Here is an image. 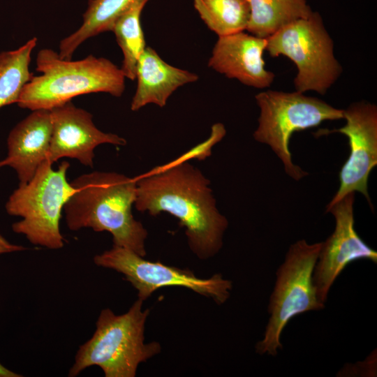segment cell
Wrapping results in <instances>:
<instances>
[{
  "label": "cell",
  "mask_w": 377,
  "mask_h": 377,
  "mask_svg": "<svg viewBox=\"0 0 377 377\" xmlns=\"http://www.w3.org/2000/svg\"><path fill=\"white\" fill-rule=\"evenodd\" d=\"M209 180L188 162L157 166L136 177L135 209L156 216L167 212L185 228L188 246L202 260L223 246L228 219L216 207Z\"/></svg>",
  "instance_id": "6da1fadb"
},
{
  "label": "cell",
  "mask_w": 377,
  "mask_h": 377,
  "mask_svg": "<svg viewBox=\"0 0 377 377\" xmlns=\"http://www.w3.org/2000/svg\"><path fill=\"white\" fill-rule=\"evenodd\" d=\"M75 192L64 207L71 230L91 228L107 231L113 245L145 257L147 231L135 219L132 207L136 199V177L115 172L94 171L74 179Z\"/></svg>",
  "instance_id": "7a4b0ae2"
},
{
  "label": "cell",
  "mask_w": 377,
  "mask_h": 377,
  "mask_svg": "<svg viewBox=\"0 0 377 377\" xmlns=\"http://www.w3.org/2000/svg\"><path fill=\"white\" fill-rule=\"evenodd\" d=\"M36 71L23 87L17 104L32 110L52 108L80 95L103 92L120 97L126 77L121 68L104 57L89 54L73 61L50 48L38 52Z\"/></svg>",
  "instance_id": "3957f363"
},
{
  "label": "cell",
  "mask_w": 377,
  "mask_h": 377,
  "mask_svg": "<svg viewBox=\"0 0 377 377\" xmlns=\"http://www.w3.org/2000/svg\"><path fill=\"white\" fill-rule=\"evenodd\" d=\"M143 302L138 298L121 315L103 309L92 337L79 347L68 376L75 377L84 369L97 366L105 377H134L140 363L158 354L159 343H145L149 309L142 310Z\"/></svg>",
  "instance_id": "277c9868"
},
{
  "label": "cell",
  "mask_w": 377,
  "mask_h": 377,
  "mask_svg": "<svg viewBox=\"0 0 377 377\" xmlns=\"http://www.w3.org/2000/svg\"><path fill=\"white\" fill-rule=\"evenodd\" d=\"M52 165L46 160L29 182L19 185L9 196L6 210L22 218L12 225L15 232L34 245L59 249L64 245L59 227L61 212L75 188L66 178L69 163L61 162L57 170Z\"/></svg>",
  "instance_id": "5b68a950"
},
{
  "label": "cell",
  "mask_w": 377,
  "mask_h": 377,
  "mask_svg": "<svg viewBox=\"0 0 377 377\" xmlns=\"http://www.w3.org/2000/svg\"><path fill=\"white\" fill-rule=\"evenodd\" d=\"M321 246L322 242L310 244L305 239L290 246L276 273V280L267 308L270 316L263 339L255 346L257 353L276 356L283 348L281 333L293 318L325 308L313 282Z\"/></svg>",
  "instance_id": "8992f818"
},
{
  "label": "cell",
  "mask_w": 377,
  "mask_h": 377,
  "mask_svg": "<svg viewBox=\"0 0 377 377\" xmlns=\"http://www.w3.org/2000/svg\"><path fill=\"white\" fill-rule=\"evenodd\" d=\"M255 98L260 113L254 139L271 147L290 177L300 180L308 175L293 163L288 147L293 133L318 126L324 121L343 119V110L297 91L267 90L258 94Z\"/></svg>",
  "instance_id": "52a82bcc"
},
{
  "label": "cell",
  "mask_w": 377,
  "mask_h": 377,
  "mask_svg": "<svg viewBox=\"0 0 377 377\" xmlns=\"http://www.w3.org/2000/svg\"><path fill=\"white\" fill-rule=\"evenodd\" d=\"M266 39L265 50L270 56L283 55L295 64L297 91L324 95L341 75L333 41L318 13L286 25Z\"/></svg>",
  "instance_id": "ba28073f"
},
{
  "label": "cell",
  "mask_w": 377,
  "mask_h": 377,
  "mask_svg": "<svg viewBox=\"0 0 377 377\" xmlns=\"http://www.w3.org/2000/svg\"><path fill=\"white\" fill-rule=\"evenodd\" d=\"M94 262L99 267L122 274L142 301L159 288L178 286L191 289L222 304L230 297L232 288V281L224 279L221 274L200 279L188 269L147 260L131 250L115 245L95 256Z\"/></svg>",
  "instance_id": "9c48e42d"
},
{
  "label": "cell",
  "mask_w": 377,
  "mask_h": 377,
  "mask_svg": "<svg viewBox=\"0 0 377 377\" xmlns=\"http://www.w3.org/2000/svg\"><path fill=\"white\" fill-rule=\"evenodd\" d=\"M346 124L337 129H321L317 137L332 133L345 135L348 139L350 154L339 172V187L326 208L350 193H361L373 206L368 192V179L377 165V107L367 101L352 103L343 110Z\"/></svg>",
  "instance_id": "30bf717a"
},
{
  "label": "cell",
  "mask_w": 377,
  "mask_h": 377,
  "mask_svg": "<svg viewBox=\"0 0 377 377\" xmlns=\"http://www.w3.org/2000/svg\"><path fill=\"white\" fill-rule=\"evenodd\" d=\"M355 192L343 197L326 212L335 219L332 234L322 242L313 272V282L318 298L325 303L334 282L348 265L357 260L377 263V252L367 244L355 229L353 205Z\"/></svg>",
  "instance_id": "8fae6325"
},
{
  "label": "cell",
  "mask_w": 377,
  "mask_h": 377,
  "mask_svg": "<svg viewBox=\"0 0 377 377\" xmlns=\"http://www.w3.org/2000/svg\"><path fill=\"white\" fill-rule=\"evenodd\" d=\"M50 113L52 133L47 160L51 163L62 158H71L91 168L97 146L126 145L124 138L99 130L92 114L71 101L52 108Z\"/></svg>",
  "instance_id": "7c38bea8"
},
{
  "label": "cell",
  "mask_w": 377,
  "mask_h": 377,
  "mask_svg": "<svg viewBox=\"0 0 377 377\" xmlns=\"http://www.w3.org/2000/svg\"><path fill=\"white\" fill-rule=\"evenodd\" d=\"M267 39L243 31L219 36L208 66L228 78L258 89L268 87L275 75L265 68Z\"/></svg>",
  "instance_id": "4fadbf2b"
},
{
  "label": "cell",
  "mask_w": 377,
  "mask_h": 377,
  "mask_svg": "<svg viewBox=\"0 0 377 377\" xmlns=\"http://www.w3.org/2000/svg\"><path fill=\"white\" fill-rule=\"evenodd\" d=\"M51 133L50 110H32L10 131L8 153L0 161V168H12L17 173L19 185L27 184L47 160Z\"/></svg>",
  "instance_id": "5bb4252c"
},
{
  "label": "cell",
  "mask_w": 377,
  "mask_h": 377,
  "mask_svg": "<svg viewBox=\"0 0 377 377\" xmlns=\"http://www.w3.org/2000/svg\"><path fill=\"white\" fill-rule=\"evenodd\" d=\"M137 87L131 110L138 111L147 104L164 107L178 88L198 80L197 74L173 66L162 59L151 47H146L136 67Z\"/></svg>",
  "instance_id": "9a60e30c"
},
{
  "label": "cell",
  "mask_w": 377,
  "mask_h": 377,
  "mask_svg": "<svg viewBox=\"0 0 377 377\" xmlns=\"http://www.w3.org/2000/svg\"><path fill=\"white\" fill-rule=\"evenodd\" d=\"M135 0H89L80 27L59 43V55L72 59L77 48L86 40L111 31L117 18Z\"/></svg>",
  "instance_id": "2e32d148"
},
{
  "label": "cell",
  "mask_w": 377,
  "mask_h": 377,
  "mask_svg": "<svg viewBox=\"0 0 377 377\" xmlns=\"http://www.w3.org/2000/svg\"><path fill=\"white\" fill-rule=\"evenodd\" d=\"M250 17L246 31L267 38L286 25L313 13L306 0H247Z\"/></svg>",
  "instance_id": "e0dca14e"
},
{
  "label": "cell",
  "mask_w": 377,
  "mask_h": 377,
  "mask_svg": "<svg viewBox=\"0 0 377 377\" xmlns=\"http://www.w3.org/2000/svg\"><path fill=\"white\" fill-rule=\"evenodd\" d=\"M149 0H135L117 18L112 31L123 53L121 71L126 78L135 80L138 59L145 49L140 23L141 13Z\"/></svg>",
  "instance_id": "ac0fdd59"
},
{
  "label": "cell",
  "mask_w": 377,
  "mask_h": 377,
  "mask_svg": "<svg viewBox=\"0 0 377 377\" xmlns=\"http://www.w3.org/2000/svg\"><path fill=\"white\" fill-rule=\"evenodd\" d=\"M37 42V38L33 37L15 50L0 52V108L16 103L32 76L29 64Z\"/></svg>",
  "instance_id": "d6986e66"
},
{
  "label": "cell",
  "mask_w": 377,
  "mask_h": 377,
  "mask_svg": "<svg viewBox=\"0 0 377 377\" xmlns=\"http://www.w3.org/2000/svg\"><path fill=\"white\" fill-rule=\"evenodd\" d=\"M207 27L218 36L246 30L250 8L247 0H193Z\"/></svg>",
  "instance_id": "ffe728a7"
},
{
  "label": "cell",
  "mask_w": 377,
  "mask_h": 377,
  "mask_svg": "<svg viewBox=\"0 0 377 377\" xmlns=\"http://www.w3.org/2000/svg\"><path fill=\"white\" fill-rule=\"evenodd\" d=\"M226 130L221 123H216L211 128V133L208 138L201 143L198 144L176 159L161 165L169 167L175 164L188 162V160L195 158L203 161L212 154V147L220 142L226 135Z\"/></svg>",
  "instance_id": "44dd1931"
},
{
  "label": "cell",
  "mask_w": 377,
  "mask_h": 377,
  "mask_svg": "<svg viewBox=\"0 0 377 377\" xmlns=\"http://www.w3.org/2000/svg\"><path fill=\"white\" fill-rule=\"evenodd\" d=\"M27 248L9 242L2 235L0 234V254L17 251H22Z\"/></svg>",
  "instance_id": "7402d4cb"
},
{
  "label": "cell",
  "mask_w": 377,
  "mask_h": 377,
  "mask_svg": "<svg viewBox=\"0 0 377 377\" xmlns=\"http://www.w3.org/2000/svg\"><path fill=\"white\" fill-rule=\"evenodd\" d=\"M21 374L13 372L0 363V377H21Z\"/></svg>",
  "instance_id": "603a6c76"
}]
</instances>
